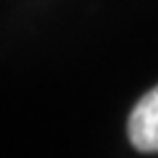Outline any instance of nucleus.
Masks as SVG:
<instances>
[{"label": "nucleus", "mask_w": 158, "mask_h": 158, "mask_svg": "<svg viewBox=\"0 0 158 158\" xmlns=\"http://www.w3.org/2000/svg\"><path fill=\"white\" fill-rule=\"evenodd\" d=\"M130 143L143 154H158V86L141 97L127 118Z\"/></svg>", "instance_id": "nucleus-1"}]
</instances>
